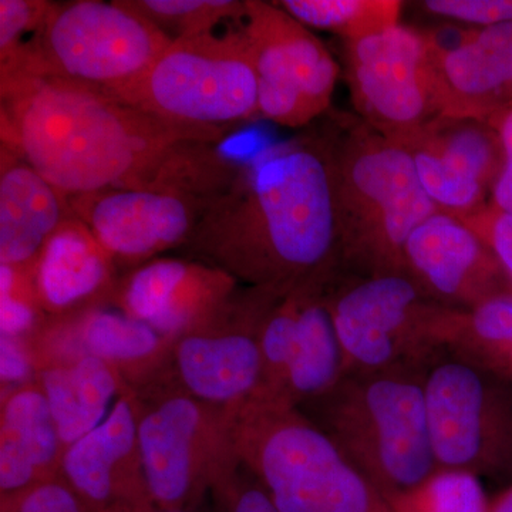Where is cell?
<instances>
[{"label": "cell", "mask_w": 512, "mask_h": 512, "mask_svg": "<svg viewBox=\"0 0 512 512\" xmlns=\"http://www.w3.org/2000/svg\"><path fill=\"white\" fill-rule=\"evenodd\" d=\"M2 144L67 197L156 188L214 200L238 164L217 144L224 128L154 116L66 80L0 74Z\"/></svg>", "instance_id": "cell-1"}, {"label": "cell", "mask_w": 512, "mask_h": 512, "mask_svg": "<svg viewBox=\"0 0 512 512\" xmlns=\"http://www.w3.org/2000/svg\"><path fill=\"white\" fill-rule=\"evenodd\" d=\"M239 285L284 296L339 265L328 134L306 131L239 164L183 248Z\"/></svg>", "instance_id": "cell-2"}, {"label": "cell", "mask_w": 512, "mask_h": 512, "mask_svg": "<svg viewBox=\"0 0 512 512\" xmlns=\"http://www.w3.org/2000/svg\"><path fill=\"white\" fill-rule=\"evenodd\" d=\"M339 227V268L352 274H406L404 247L439 212L402 141L359 117L326 128Z\"/></svg>", "instance_id": "cell-3"}, {"label": "cell", "mask_w": 512, "mask_h": 512, "mask_svg": "<svg viewBox=\"0 0 512 512\" xmlns=\"http://www.w3.org/2000/svg\"><path fill=\"white\" fill-rule=\"evenodd\" d=\"M427 360L346 373L328 392L296 407L387 503L437 471L424 390Z\"/></svg>", "instance_id": "cell-4"}, {"label": "cell", "mask_w": 512, "mask_h": 512, "mask_svg": "<svg viewBox=\"0 0 512 512\" xmlns=\"http://www.w3.org/2000/svg\"><path fill=\"white\" fill-rule=\"evenodd\" d=\"M229 420L235 457L279 512H392L383 495L296 407L252 400Z\"/></svg>", "instance_id": "cell-5"}, {"label": "cell", "mask_w": 512, "mask_h": 512, "mask_svg": "<svg viewBox=\"0 0 512 512\" xmlns=\"http://www.w3.org/2000/svg\"><path fill=\"white\" fill-rule=\"evenodd\" d=\"M173 43L130 0L53 3L25 49L0 74L26 73L116 89L150 69Z\"/></svg>", "instance_id": "cell-6"}, {"label": "cell", "mask_w": 512, "mask_h": 512, "mask_svg": "<svg viewBox=\"0 0 512 512\" xmlns=\"http://www.w3.org/2000/svg\"><path fill=\"white\" fill-rule=\"evenodd\" d=\"M103 93L192 126L227 130L259 114L254 62L239 26L173 40L146 73Z\"/></svg>", "instance_id": "cell-7"}, {"label": "cell", "mask_w": 512, "mask_h": 512, "mask_svg": "<svg viewBox=\"0 0 512 512\" xmlns=\"http://www.w3.org/2000/svg\"><path fill=\"white\" fill-rule=\"evenodd\" d=\"M138 399V447L157 510H197L234 460L229 414L185 392L171 372Z\"/></svg>", "instance_id": "cell-8"}, {"label": "cell", "mask_w": 512, "mask_h": 512, "mask_svg": "<svg viewBox=\"0 0 512 512\" xmlns=\"http://www.w3.org/2000/svg\"><path fill=\"white\" fill-rule=\"evenodd\" d=\"M424 390L437 470L512 487V380L436 348Z\"/></svg>", "instance_id": "cell-9"}, {"label": "cell", "mask_w": 512, "mask_h": 512, "mask_svg": "<svg viewBox=\"0 0 512 512\" xmlns=\"http://www.w3.org/2000/svg\"><path fill=\"white\" fill-rule=\"evenodd\" d=\"M325 303L343 353V375L424 362L436 350L431 323L441 305L407 274L335 269Z\"/></svg>", "instance_id": "cell-10"}, {"label": "cell", "mask_w": 512, "mask_h": 512, "mask_svg": "<svg viewBox=\"0 0 512 512\" xmlns=\"http://www.w3.org/2000/svg\"><path fill=\"white\" fill-rule=\"evenodd\" d=\"M245 3L238 26L254 62L259 114L282 127L311 126L330 109L338 62L311 29L278 3Z\"/></svg>", "instance_id": "cell-11"}, {"label": "cell", "mask_w": 512, "mask_h": 512, "mask_svg": "<svg viewBox=\"0 0 512 512\" xmlns=\"http://www.w3.org/2000/svg\"><path fill=\"white\" fill-rule=\"evenodd\" d=\"M346 79L357 117L404 141L439 119L433 37L400 25L345 42Z\"/></svg>", "instance_id": "cell-12"}, {"label": "cell", "mask_w": 512, "mask_h": 512, "mask_svg": "<svg viewBox=\"0 0 512 512\" xmlns=\"http://www.w3.org/2000/svg\"><path fill=\"white\" fill-rule=\"evenodd\" d=\"M275 293L241 286L211 319L178 336L170 372L185 392L231 416L261 386V330Z\"/></svg>", "instance_id": "cell-13"}, {"label": "cell", "mask_w": 512, "mask_h": 512, "mask_svg": "<svg viewBox=\"0 0 512 512\" xmlns=\"http://www.w3.org/2000/svg\"><path fill=\"white\" fill-rule=\"evenodd\" d=\"M67 198L121 275L183 249L212 201L156 188H107Z\"/></svg>", "instance_id": "cell-14"}, {"label": "cell", "mask_w": 512, "mask_h": 512, "mask_svg": "<svg viewBox=\"0 0 512 512\" xmlns=\"http://www.w3.org/2000/svg\"><path fill=\"white\" fill-rule=\"evenodd\" d=\"M402 143L437 210L464 220L490 204L504 160L490 121L439 117Z\"/></svg>", "instance_id": "cell-15"}, {"label": "cell", "mask_w": 512, "mask_h": 512, "mask_svg": "<svg viewBox=\"0 0 512 512\" xmlns=\"http://www.w3.org/2000/svg\"><path fill=\"white\" fill-rule=\"evenodd\" d=\"M406 274L431 301L448 309H471L512 292L493 249L467 222L436 212L404 247Z\"/></svg>", "instance_id": "cell-16"}, {"label": "cell", "mask_w": 512, "mask_h": 512, "mask_svg": "<svg viewBox=\"0 0 512 512\" xmlns=\"http://www.w3.org/2000/svg\"><path fill=\"white\" fill-rule=\"evenodd\" d=\"M239 288L217 266L161 256L121 275L110 305L174 342L220 312Z\"/></svg>", "instance_id": "cell-17"}, {"label": "cell", "mask_w": 512, "mask_h": 512, "mask_svg": "<svg viewBox=\"0 0 512 512\" xmlns=\"http://www.w3.org/2000/svg\"><path fill=\"white\" fill-rule=\"evenodd\" d=\"M138 399L127 389L99 426L64 451L60 474L94 512H151L137 434Z\"/></svg>", "instance_id": "cell-18"}, {"label": "cell", "mask_w": 512, "mask_h": 512, "mask_svg": "<svg viewBox=\"0 0 512 512\" xmlns=\"http://www.w3.org/2000/svg\"><path fill=\"white\" fill-rule=\"evenodd\" d=\"M433 67L440 117L493 120L512 107V23L470 28L450 47L433 37Z\"/></svg>", "instance_id": "cell-19"}, {"label": "cell", "mask_w": 512, "mask_h": 512, "mask_svg": "<svg viewBox=\"0 0 512 512\" xmlns=\"http://www.w3.org/2000/svg\"><path fill=\"white\" fill-rule=\"evenodd\" d=\"M120 276L113 259L73 214L40 252L33 284L47 318L59 319L109 306Z\"/></svg>", "instance_id": "cell-20"}, {"label": "cell", "mask_w": 512, "mask_h": 512, "mask_svg": "<svg viewBox=\"0 0 512 512\" xmlns=\"http://www.w3.org/2000/svg\"><path fill=\"white\" fill-rule=\"evenodd\" d=\"M73 214L67 195L0 144V266L33 276L47 241Z\"/></svg>", "instance_id": "cell-21"}, {"label": "cell", "mask_w": 512, "mask_h": 512, "mask_svg": "<svg viewBox=\"0 0 512 512\" xmlns=\"http://www.w3.org/2000/svg\"><path fill=\"white\" fill-rule=\"evenodd\" d=\"M64 451L49 402L35 379L3 392L0 497L59 476Z\"/></svg>", "instance_id": "cell-22"}, {"label": "cell", "mask_w": 512, "mask_h": 512, "mask_svg": "<svg viewBox=\"0 0 512 512\" xmlns=\"http://www.w3.org/2000/svg\"><path fill=\"white\" fill-rule=\"evenodd\" d=\"M59 319L74 356L103 360L133 392L170 372L173 340L111 305Z\"/></svg>", "instance_id": "cell-23"}, {"label": "cell", "mask_w": 512, "mask_h": 512, "mask_svg": "<svg viewBox=\"0 0 512 512\" xmlns=\"http://www.w3.org/2000/svg\"><path fill=\"white\" fill-rule=\"evenodd\" d=\"M335 269L296 288L298 322L284 406L299 407L311 402L343 376L342 348L325 303L326 284Z\"/></svg>", "instance_id": "cell-24"}, {"label": "cell", "mask_w": 512, "mask_h": 512, "mask_svg": "<svg viewBox=\"0 0 512 512\" xmlns=\"http://www.w3.org/2000/svg\"><path fill=\"white\" fill-rule=\"evenodd\" d=\"M35 380L49 402L64 448L99 426L111 402L128 389L113 367L93 356L43 367Z\"/></svg>", "instance_id": "cell-25"}, {"label": "cell", "mask_w": 512, "mask_h": 512, "mask_svg": "<svg viewBox=\"0 0 512 512\" xmlns=\"http://www.w3.org/2000/svg\"><path fill=\"white\" fill-rule=\"evenodd\" d=\"M431 342L494 375L512 380V292L471 309L441 306Z\"/></svg>", "instance_id": "cell-26"}, {"label": "cell", "mask_w": 512, "mask_h": 512, "mask_svg": "<svg viewBox=\"0 0 512 512\" xmlns=\"http://www.w3.org/2000/svg\"><path fill=\"white\" fill-rule=\"evenodd\" d=\"M309 29L325 30L345 42L400 25V0H281L276 2Z\"/></svg>", "instance_id": "cell-27"}, {"label": "cell", "mask_w": 512, "mask_h": 512, "mask_svg": "<svg viewBox=\"0 0 512 512\" xmlns=\"http://www.w3.org/2000/svg\"><path fill=\"white\" fill-rule=\"evenodd\" d=\"M296 322H298V292L295 288L286 295L279 296L266 312L261 330V386L254 400L284 406Z\"/></svg>", "instance_id": "cell-28"}, {"label": "cell", "mask_w": 512, "mask_h": 512, "mask_svg": "<svg viewBox=\"0 0 512 512\" xmlns=\"http://www.w3.org/2000/svg\"><path fill=\"white\" fill-rule=\"evenodd\" d=\"M173 40L207 35L225 20L241 22L247 3L239 0H130Z\"/></svg>", "instance_id": "cell-29"}, {"label": "cell", "mask_w": 512, "mask_h": 512, "mask_svg": "<svg viewBox=\"0 0 512 512\" xmlns=\"http://www.w3.org/2000/svg\"><path fill=\"white\" fill-rule=\"evenodd\" d=\"M483 481L461 471L437 470L389 501L392 512H487Z\"/></svg>", "instance_id": "cell-30"}, {"label": "cell", "mask_w": 512, "mask_h": 512, "mask_svg": "<svg viewBox=\"0 0 512 512\" xmlns=\"http://www.w3.org/2000/svg\"><path fill=\"white\" fill-rule=\"evenodd\" d=\"M0 302L2 336L6 338L28 340L47 319L33 276L20 269L0 266Z\"/></svg>", "instance_id": "cell-31"}, {"label": "cell", "mask_w": 512, "mask_h": 512, "mask_svg": "<svg viewBox=\"0 0 512 512\" xmlns=\"http://www.w3.org/2000/svg\"><path fill=\"white\" fill-rule=\"evenodd\" d=\"M52 2L0 0V66H6L25 49L42 26Z\"/></svg>", "instance_id": "cell-32"}, {"label": "cell", "mask_w": 512, "mask_h": 512, "mask_svg": "<svg viewBox=\"0 0 512 512\" xmlns=\"http://www.w3.org/2000/svg\"><path fill=\"white\" fill-rule=\"evenodd\" d=\"M0 512H94L59 476L0 497Z\"/></svg>", "instance_id": "cell-33"}, {"label": "cell", "mask_w": 512, "mask_h": 512, "mask_svg": "<svg viewBox=\"0 0 512 512\" xmlns=\"http://www.w3.org/2000/svg\"><path fill=\"white\" fill-rule=\"evenodd\" d=\"M218 512H279L264 487L237 457L211 490Z\"/></svg>", "instance_id": "cell-34"}, {"label": "cell", "mask_w": 512, "mask_h": 512, "mask_svg": "<svg viewBox=\"0 0 512 512\" xmlns=\"http://www.w3.org/2000/svg\"><path fill=\"white\" fill-rule=\"evenodd\" d=\"M419 8L434 18L473 28L512 23V0H424Z\"/></svg>", "instance_id": "cell-35"}, {"label": "cell", "mask_w": 512, "mask_h": 512, "mask_svg": "<svg viewBox=\"0 0 512 512\" xmlns=\"http://www.w3.org/2000/svg\"><path fill=\"white\" fill-rule=\"evenodd\" d=\"M463 221L493 249L512 284V215L495 210L488 204L484 210Z\"/></svg>", "instance_id": "cell-36"}, {"label": "cell", "mask_w": 512, "mask_h": 512, "mask_svg": "<svg viewBox=\"0 0 512 512\" xmlns=\"http://www.w3.org/2000/svg\"><path fill=\"white\" fill-rule=\"evenodd\" d=\"M503 146V167L491 192L490 205L495 210L512 215V107L490 120Z\"/></svg>", "instance_id": "cell-37"}, {"label": "cell", "mask_w": 512, "mask_h": 512, "mask_svg": "<svg viewBox=\"0 0 512 512\" xmlns=\"http://www.w3.org/2000/svg\"><path fill=\"white\" fill-rule=\"evenodd\" d=\"M487 512H512V487L504 488L491 498Z\"/></svg>", "instance_id": "cell-38"}, {"label": "cell", "mask_w": 512, "mask_h": 512, "mask_svg": "<svg viewBox=\"0 0 512 512\" xmlns=\"http://www.w3.org/2000/svg\"><path fill=\"white\" fill-rule=\"evenodd\" d=\"M151 512H201L200 508H197V510H188V508H184V510H157V508H154Z\"/></svg>", "instance_id": "cell-39"}, {"label": "cell", "mask_w": 512, "mask_h": 512, "mask_svg": "<svg viewBox=\"0 0 512 512\" xmlns=\"http://www.w3.org/2000/svg\"><path fill=\"white\" fill-rule=\"evenodd\" d=\"M110 512H137V511L120 510V511H110Z\"/></svg>", "instance_id": "cell-40"}]
</instances>
